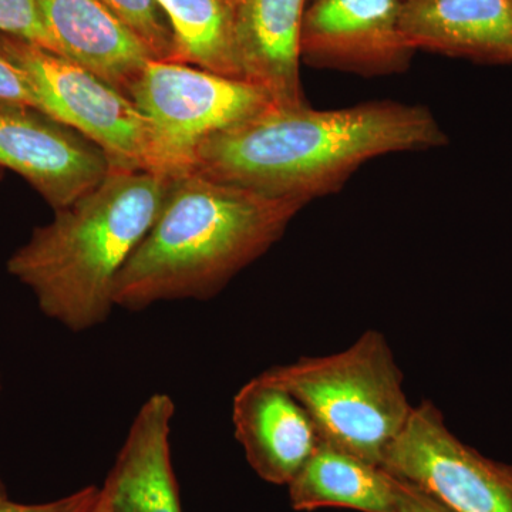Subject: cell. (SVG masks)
<instances>
[{"instance_id":"ba28073f","label":"cell","mask_w":512,"mask_h":512,"mask_svg":"<svg viewBox=\"0 0 512 512\" xmlns=\"http://www.w3.org/2000/svg\"><path fill=\"white\" fill-rule=\"evenodd\" d=\"M400 13L402 0H312L303 18L302 62L363 77L406 72L416 50Z\"/></svg>"},{"instance_id":"e0dca14e","label":"cell","mask_w":512,"mask_h":512,"mask_svg":"<svg viewBox=\"0 0 512 512\" xmlns=\"http://www.w3.org/2000/svg\"><path fill=\"white\" fill-rule=\"evenodd\" d=\"M117 16L157 60L173 62L175 45L170 20L157 0H100Z\"/></svg>"},{"instance_id":"7c38bea8","label":"cell","mask_w":512,"mask_h":512,"mask_svg":"<svg viewBox=\"0 0 512 512\" xmlns=\"http://www.w3.org/2000/svg\"><path fill=\"white\" fill-rule=\"evenodd\" d=\"M309 0H232L241 79L276 107L306 104L301 84L303 18Z\"/></svg>"},{"instance_id":"7a4b0ae2","label":"cell","mask_w":512,"mask_h":512,"mask_svg":"<svg viewBox=\"0 0 512 512\" xmlns=\"http://www.w3.org/2000/svg\"><path fill=\"white\" fill-rule=\"evenodd\" d=\"M305 205L195 173L174 178L163 210L114 285L116 308L207 301L261 258Z\"/></svg>"},{"instance_id":"52a82bcc","label":"cell","mask_w":512,"mask_h":512,"mask_svg":"<svg viewBox=\"0 0 512 512\" xmlns=\"http://www.w3.org/2000/svg\"><path fill=\"white\" fill-rule=\"evenodd\" d=\"M382 467L450 512H512V466L458 439L430 400L413 407Z\"/></svg>"},{"instance_id":"8fae6325","label":"cell","mask_w":512,"mask_h":512,"mask_svg":"<svg viewBox=\"0 0 512 512\" xmlns=\"http://www.w3.org/2000/svg\"><path fill=\"white\" fill-rule=\"evenodd\" d=\"M175 404L154 393L138 409L100 488L109 512H183L171 458Z\"/></svg>"},{"instance_id":"ffe728a7","label":"cell","mask_w":512,"mask_h":512,"mask_svg":"<svg viewBox=\"0 0 512 512\" xmlns=\"http://www.w3.org/2000/svg\"><path fill=\"white\" fill-rule=\"evenodd\" d=\"M99 494V487L87 485L47 503L22 504L9 500V497H0V512H92Z\"/></svg>"},{"instance_id":"cb8c5ba5","label":"cell","mask_w":512,"mask_h":512,"mask_svg":"<svg viewBox=\"0 0 512 512\" xmlns=\"http://www.w3.org/2000/svg\"><path fill=\"white\" fill-rule=\"evenodd\" d=\"M3 175H5V170H3V168H0V181H2Z\"/></svg>"},{"instance_id":"d6986e66","label":"cell","mask_w":512,"mask_h":512,"mask_svg":"<svg viewBox=\"0 0 512 512\" xmlns=\"http://www.w3.org/2000/svg\"><path fill=\"white\" fill-rule=\"evenodd\" d=\"M0 106L29 107L40 111L28 74L0 50Z\"/></svg>"},{"instance_id":"2e32d148","label":"cell","mask_w":512,"mask_h":512,"mask_svg":"<svg viewBox=\"0 0 512 512\" xmlns=\"http://www.w3.org/2000/svg\"><path fill=\"white\" fill-rule=\"evenodd\" d=\"M157 3L173 29V62L241 79L235 53L232 0H157Z\"/></svg>"},{"instance_id":"ac0fdd59","label":"cell","mask_w":512,"mask_h":512,"mask_svg":"<svg viewBox=\"0 0 512 512\" xmlns=\"http://www.w3.org/2000/svg\"><path fill=\"white\" fill-rule=\"evenodd\" d=\"M0 33L18 37L59 55L36 0H0Z\"/></svg>"},{"instance_id":"7402d4cb","label":"cell","mask_w":512,"mask_h":512,"mask_svg":"<svg viewBox=\"0 0 512 512\" xmlns=\"http://www.w3.org/2000/svg\"><path fill=\"white\" fill-rule=\"evenodd\" d=\"M3 390V379L2 375H0V396H2ZM0 497H8V493H6L5 484H3L2 478H0Z\"/></svg>"},{"instance_id":"8992f818","label":"cell","mask_w":512,"mask_h":512,"mask_svg":"<svg viewBox=\"0 0 512 512\" xmlns=\"http://www.w3.org/2000/svg\"><path fill=\"white\" fill-rule=\"evenodd\" d=\"M153 130L160 173H188L205 140L271 107L255 84L191 66L153 59L130 93Z\"/></svg>"},{"instance_id":"277c9868","label":"cell","mask_w":512,"mask_h":512,"mask_svg":"<svg viewBox=\"0 0 512 512\" xmlns=\"http://www.w3.org/2000/svg\"><path fill=\"white\" fill-rule=\"evenodd\" d=\"M305 407L319 439L382 466L413 406L386 336L367 330L328 356L301 357L262 373Z\"/></svg>"},{"instance_id":"5bb4252c","label":"cell","mask_w":512,"mask_h":512,"mask_svg":"<svg viewBox=\"0 0 512 512\" xmlns=\"http://www.w3.org/2000/svg\"><path fill=\"white\" fill-rule=\"evenodd\" d=\"M400 22L416 52L512 63V0H402Z\"/></svg>"},{"instance_id":"9c48e42d","label":"cell","mask_w":512,"mask_h":512,"mask_svg":"<svg viewBox=\"0 0 512 512\" xmlns=\"http://www.w3.org/2000/svg\"><path fill=\"white\" fill-rule=\"evenodd\" d=\"M0 168L19 174L53 208L93 191L109 158L73 128L29 107L0 106Z\"/></svg>"},{"instance_id":"3957f363","label":"cell","mask_w":512,"mask_h":512,"mask_svg":"<svg viewBox=\"0 0 512 512\" xmlns=\"http://www.w3.org/2000/svg\"><path fill=\"white\" fill-rule=\"evenodd\" d=\"M175 177L111 170L93 191L33 229L6 262L40 312L70 332L109 319L114 285L163 210Z\"/></svg>"},{"instance_id":"9a60e30c","label":"cell","mask_w":512,"mask_h":512,"mask_svg":"<svg viewBox=\"0 0 512 512\" xmlns=\"http://www.w3.org/2000/svg\"><path fill=\"white\" fill-rule=\"evenodd\" d=\"M286 487L295 511L397 512L400 503L399 478L323 441Z\"/></svg>"},{"instance_id":"6da1fadb","label":"cell","mask_w":512,"mask_h":512,"mask_svg":"<svg viewBox=\"0 0 512 512\" xmlns=\"http://www.w3.org/2000/svg\"><path fill=\"white\" fill-rule=\"evenodd\" d=\"M447 143L446 131L420 104L383 100L338 110L272 104L200 144L188 173L308 205L342 190L367 161Z\"/></svg>"},{"instance_id":"603a6c76","label":"cell","mask_w":512,"mask_h":512,"mask_svg":"<svg viewBox=\"0 0 512 512\" xmlns=\"http://www.w3.org/2000/svg\"><path fill=\"white\" fill-rule=\"evenodd\" d=\"M92 512H109V510H107L106 504H104V501L101 500L100 494L99 498H97V503L96 505H94Z\"/></svg>"},{"instance_id":"4fadbf2b","label":"cell","mask_w":512,"mask_h":512,"mask_svg":"<svg viewBox=\"0 0 512 512\" xmlns=\"http://www.w3.org/2000/svg\"><path fill=\"white\" fill-rule=\"evenodd\" d=\"M59 55L89 70L130 99L150 60L136 33L100 0H36Z\"/></svg>"},{"instance_id":"30bf717a","label":"cell","mask_w":512,"mask_h":512,"mask_svg":"<svg viewBox=\"0 0 512 512\" xmlns=\"http://www.w3.org/2000/svg\"><path fill=\"white\" fill-rule=\"evenodd\" d=\"M232 423L249 466L269 484L291 483L319 446L305 407L262 373L235 394Z\"/></svg>"},{"instance_id":"5b68a950","label":"cell","mask_w":512,"mask_h":512,"mask_svg":"<svg viewBox=\"0 0 512 512\" xmlns=\"http://www.w3.org/2000/svg\"><path fill=\"white\" fill-rule=\"evenodd\" d=\"M0 50L28 74L40 111L96 144L111 170L160 173L150 121L133 100L72 60L26 40L0 33Z\"/></svg>"},{"instance_id":"44dd1931","label":"cell","mask_w":512,"mask_h":512,"mask_svg":"<svg viewBox=\"0 0 512 512\" xmlns=\"http://www.w3.org/2000/svg\"><path fill=\"white\" fill-rule=\"evenodd\" d=\"M400 480V478H399ZM397 512H450L426 493L400 480V503Z\"/></svg>"}]
</instances>
